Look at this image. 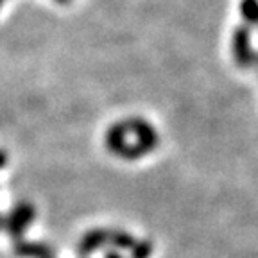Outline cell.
I'll use <instances>...</instances> for the list:
<instances>
[{"label": "cell", "mask_w": 258, "mask_h": 258, "mask_svg": "<svg viewBox=\"0 0 258 258\" xmlns=\"http://www.w3.org/2000/svg\"><path fill=\"white\" fill-rule=\"evenodd\" d=\"M36 217V208L31 201H20L16 203L11 208L9 215L6 217V224L4 230L8 231V235L13 238V240H22L25 230L32 224Z\"/></svg>", "instance_id": "1"}, {"label": "cell", "mask_w": 258, "mask_h": 258, "mask_svg": "<svg viewBox=\"0 0 258 258\" xmlns=\"http://www.w3.org/2000/svg\"><path fill=\"white\" fill-rule=\"evenodd\" d=\"M231 54L240 69H249L254 64V50L251 45V29L247 25H238L231 34Z\"/></svg>", "instance_id": "2"}, {"label": "cell", "mask_w": 258, "mask_h": 258, "mask_svg": "<svg viewBox=\"0 0 258 258\" xmlns=\"http://www.w3.org/2000/svg\"><path fill=\"white\" fill-rule=\"evenodd\" d=\"M124 124L127 127V133L135 137V142L144 145L149 153H153L158 145H160V135L156 133V129L147 120H144L140 117H129L124 120Z\"/></svg>", "instance_id": "3"}, {"label": "cell", "mask_w": 258, "mask_h": 258, "mask_svg": "<svg viewBox=\"0 0 258 258\" xmlns=\"http://www.w3.org/2000/svg\"><path fill=\"white\" fill-rule=\"evenodd\" d=\"M108 244V228H92L79 238L76 246V253L81 258H88L97 249Z\"/></svg>", "instance_id": "4"}, {"label": "cell", "mask_w": 258, "mask_h": 258, "mask_svg": "<svg viewBox=\"0 0 258 258\" xmlns=\"http://www.w3.org/2000/svg\"><path fill=\"white\" fill-rule=\"evenodd\" d=\"M13 253L18 258H56V251L48 244L34 240H16L13 244Z\"/></svg>", "instance_id": "5"}, {"label": "cell", "mask_w": 258, "mask_h": 258, "mask_svg": "<svg viewBox=\"0 0 258 258\" xmlns=\"http://www.w3.org/2000/svg\"><path fill=\"white\" fill-rule=\"evenodd\" d=\"M104 145L109 153L120 158V154L125 149V145H127V129H125L124 120L109 125V129L104 135Z\"/></svg>", "instance_id": "6"}, {"label": "cell", "mask_w": 258, "mask_h": 258, "mask_svg": "<svg viewBox=\"0 0 258 258\" xmlns=\"http://www.w3.org/2000/svg\"><path fill=\"white\" fill-rule=\"evenodd\" d=\"M108 244H111L113 249L117 251H129L135 244V237L125 230H122V228H108Z\"/></svg>", "instance_id": "7"}, {"label": "cell", "mask_w": 258, "mask_h": 258, "mask_svg": "<svg viewBox=\"0 0 258 258\" xmlns=\"http://www.w3.org/2000/svg\"><path fill=\"white\" fill-rule=\"evenodd\" d=\"M238 11H240L244 25L247 27L258 25V0H240Z\"/></svg>", "instance_id": "8"}, {"label": "cell", "mask_w": 258, "mask_h": 258, "mask_svg": "<svg viewBox=\"0 0 258 258\" xmlns=\"http://www.w3.org/2000/svg\"><path fill=\"white\" fill-rule=\"evenodd\" d=\"M153 242L149 238H142V240H135V244L129 249V258H151L153 254Z\"/></svg>", "instance_id": "9"}, {"label": "cell", "mask_w": 258, "mask_h": 258, "mask_svg": "<svg viewBox=\"0 0 258 258\" xmlns=\"http://www.w3.org/2000/svg\"><path fill=\"white\" fill-rule=\"evenodd\" d=\"M8 165V153L4 149H0V169H4Z\"/></svg>", "instance_id": "10"}, {"label": "cell", "mask_w": 258, "mask_h": 258, "mask_svg": "<svg viewBox=\"0 0 258 258\" xmlns=\"http://www.w3.org/2000/svg\"><path fill=\"white\" fill-rule=\"evenodd\" d=\"M104 258H124V256H122L117 249H109V251H106V253H104Z\"/></svg>", "instance_id": "11"}, {"label": "cell", "mask_w": 258, "mask_h": 258, "mask_svg": "<svg viewBox=\"0 0 258 258\" xmlns=\"http://www.w3.org/2000/svg\"><path fill=\"white\" fill-rule=\"evenodd\" d=\"M4 224H6V217L4 215H0V230H4Z\"/></svg>", "instance_id": "12"}, {"label": "cell", "mask_w": 258, "mask_h": 258, "mask_svg": "<svg viewBox=\"0 0 258 258\" xmlns=\"http://www.w3.org/2000/svg\"><path fill=\"white\" fill-rule=\"evenodd\" d=\"M56 2H57V4H69L70 0H56Z\"/></svg>", "instance_id": "13"}, {"label": "cell", "mask_w": 258, "mask_h": 258, "mask_svg": "<svg viewBox=\"0 0 258 258\" xmlns=\"http://www.w3.org/2000/svg\"><path fill=\"white\" fill-rule=\"evenodd\" d=\"M254 64H256V67H258V52L254 54Z\"/></svg>", "instance_id": "14"}, {"label": "cell", "mask_w": 258, "mask_h": 258, "mask_svg": "<svg viewBox=\"0 0 258 258\" xmlns=\"http://www.w3.org/2000/svg\"><path fill=\"white\" fill-rule=\"evenodd\" d=\"M4 2H6V0H0V8H2V6H4Z\"/></svg>", "instance_id": "15"}]
</instances>
